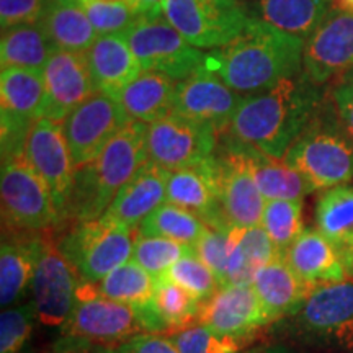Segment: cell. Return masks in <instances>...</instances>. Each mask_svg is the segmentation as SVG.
<instances>
[{
  "instance_id": "6da1fadb",
  "label": "cell",
  "mask_w": 353,
  "mask_h": 353,
  "mask_svg": "<svg viewBox=\"0 0 353 353\" xmlns=\"http://www.w3.org/2000/svg\"><path fill=\"white\" fill-rule=\"evenodd\" d=\"M325 95L324 87L309 81L301 70L267 90L245 95L223 134L283 159L290 145L312 120Z\"/></svg>"
},
{
  "instance_id": "7a4b0ae2",
  "label": "cell",
  "mask_w": 353,
  "mask_h": 353,
  "mask_svg": "<svg viewBox=\"0 0 353 353\" xmlns=\"http://www.w3.org/2000/svg\"><path fill=\"white\" fill-rule=\"evenodd\" d=\"M303 52V39L250 17L231 43L208 52L206 69L232 90L252 95L301 72Z\"/></svg>"
},
{
  "instance_id": "3957f363",
  "label": "cell",
  "mask_w": 353,
  "mask_h": 353,
  "mask_svg": "<svg viewBox=\"0 0 353 353\" xmlns=\"http://www.w3.org/2000/svg\"><path fill=\"white\" fill-rule=\"evenodd\" d=\"M145 130L144 123L131 121L94 161L77 167L64 221L83 223L105 214L118 192L149 161Z\"/></svg>"
},
{
  "instance_id": "277c9868",
  "label": "cell",
  "mask_w": 353,
  "mask_h": 353,
  "mask_svg": "<svg viewBox=\"0 0 353 353\" xmlns=\"http://www.w3.org/2000/svg\"><path fill=\"white\" fill-rule=\"evenodd\" d=\"M283 161L311 185L312 192L352 182L353 144L339 117L332 92L290 145Z\"/></svg>"
},
{
  "instance_id": "5b68a950",
  "label": "cell",
  "mask_w": 353,
  "mask_h": 353,
  "mask_svg": "<svg viewBox=\"0 0 353 353\" xmlns=\"http://www.w3.org/2000/svg\"><path fill=\"white\" fill-rule=\"evenodd\" d=\"M134 234L131 229L101 218L83 221L74 223L57 247L79 278L95 285L131 259Z\"/></svg>"
},
{
  "instance_id": "8992f818",
  "label": "cell",
  "mask_w": 353,
  "mask_h": 353,
  "mask_svg": "<svg viewBox=\"0 0 353 353\" xmlns=\"http://www.w3.org/2000/svg\"><path fill=\"white\" fill-rule=\"evenodd\" d=\"M125 34L143 70H156L174 81H183L206 68L208 52L190 44L164 13H141Z\"/></svg>"
},
{
  "instance_id": "52a82bcc",
  "label": "cell",
  "mask_w": 353,
  "mask_h": 353,
  "mask_svg": "<svg viewBox=\"0 0 353 353\" xmlns=\"http://www.w3.org/2000/svg\"><path fill=\"white\" fill-rule=\"evenodd\" d=\"M0 195L3 224L8 231L41 232L61 223L50 188L25 154L2 161Z\"/></svg>"
},
{
  "instance_id": "ba28073f",
  "label": "cell",
  "mask_w": 353,
  "mask_h": 353,
  "mask_svg": "<svg viewBox=\"0 0 353 353\" xmlns=\"http://www.w3.org/2000/svg\"><path fill=\"white\" fill-rule=\"evenodd\" d=\"M291 327L304 342L324 348H353V280L316 286L291 314Z\"/></svg>"
},
{
  "instance_id": "9c48e42d",
  "label": "cell",
  "mask_w": 353,
  "mask_h": 353,
  "mask_svg": "<svg viewBox=\"0 0 353 353\" xmlns=\"http://www.w3.org/2000/svg\"><path fill=\"white\" fill-rule=\"evenodd\" d=\"M162 13L176 32L200 50H218L231 43L250 20L241 0H167Z\"/></svg>"
},
{
  "instance_id": "30bf717a",
  "label": "cell",
  "mask_w": 353,
  "mask_h": 353,
  "mask_svg": "<svg viewBox=\"0 0 353 353\" xmlns=\"http://www.w3.org/2000/svg\"><path fill=\"white\" fill-rule=\"evenodd\" d=\"M61 332L97 345L114 347L145 329L134 307L103 296L95 285L81 280L76 304Z\"/></svg>"
},
{
  "instance_id": "8fae6325",
  "label": "cell",
  "mask_w": 353,
  "mask_h": 353,
  "mask_svg": "<svg viewBox=\"0 0 353 353\" xmlns=\"http://www.w3.org/2000/svg\"><path fill=\"white\" fill-rule=\"evenodd\" d=\"M46 87L43 72L30 69H2L0 113H2V161L25 151L30 131L44 117Z\"/></svg>"
},
{
  "instance_id": "7c38bea8",
  "label": "cell",
  "mask_w": 353,
  "mask_h": 353,
  "mask_svg": "<svg viewBox=\"0 0 353 353\" xmlns=\"http://www.w3.org/2000/svg\"><path fill=\"white\" fill-rule=\"evenodd\" d=\"M218 138L214 128L170 113L148 125V159L169 172L196 167L213 156Z\"/></svg>"
},
{
  "instance_id": "4fadbf2b",
  "label": "cell",
  "mask_w": 353,
  "mask_h": 353,
  "mask_svg": "<svg viewBox=\"0 0 353 353\" xmlns=\"http://www.w3.org/2000/svg\"><path fill=\"white\" fill-rule=\"evenodd\" d=\"M131 121L120 101L100 92L69 113L61 128L76 169L94 161Z\"/></svg>"
},
{
  "instance_id": "5bb4252c",
  "label": "cell",
  "mask_w": 353,
  "mask_h": 353,
  "mask_svg": "<svg viewBox=\"0 0 353 353\" xmlns=\"http://www.w3.org/2000/svg\"><path fill=\"white\" fill-rule=\"evenodd\" d=\"M214 195L231 228H252L262 223L267 200L241 162L218 144L213 156L203 162Z\"/></svg>"
},
{
  "instance_id": "9a60e30c",
  "label": "cell",
  "mask_w": 353,
  "mask_h": 353,
  "mask_svg": "<svg viewBox=\"0 0 353 353\" xmlns=\"http://www.w3.org/2000/svg\"><path fill=\"white\" fill-rule=\"evenodd\" d=\"M353 69V12L334 8L304 43L303 72L316 85H327Z\"/></svg>"
},
{
  "instance_id": "2e32d148",
  "label": "cell",
  "mask_w": 353,
  "mask_h": 353,
  "mask_svg": "<svg viewBox=\"0 0 353 353\" xmlns=\"http://www.w3.org/2000/svg\"><path fill=\"white\" fill-rule=\"evenodd\" d=\"M23 154L30 165L38 172L50 188L52 201L63 223L76 165L61 123L46 117L39 118L30 131Z\"/></svg>"
},
{
  "instance_id": "e0dca14e",
  "label": "cell",
  "mask_w": 353,
  "mask_h": 353,
  "mask_svg": "<svg viewBox=\"0 0 353 353\" xmlns=\"http://www.w3.org/2000/svg\"><path fill=\"white\" fill-rule=\"evenodd\" d=\"M81 278L59 247L44 239L43 252L34 272L32 290L38 321L46 327L63 329L77 299Z\"/></svg>"
},
{
  "instance_id": "ac0fdd59",
  "label": "cell",
  "mask_w": 353,
  "mask_h": 353,
  "mask_svg": "<svg viewBox=\"0 0 353 353\" xmlns=\"http://www.w3.org/2000/svg\"><path fill=\"white\" fill-rule=\"evenodd\" d=\"M245 95L232 90L210 69L201 68L195 74L176 82L174 112L190 120L214 128L223 134L231 125Z\"/></svg>"
},
{
  "instance_id": "d6986e66",
  "label": "cell",
  "mask_w": 353,
  "mask_h": 353,
  "mask_svg": "<svg viewBox=\"0 0 353 353\" xmlns=\"http://www.w3.org/2000/svg\"><path fill=\"white\" fill-rule=\"evenodd\" d=\"M198 324L224 337L247 341L259 329L270 325L252 285H226L200 304Z\"/></svg>"
},
{
  "instance_id": "ffe728a7",
  "label": "cell",
  "mask_w": 353,
  "mask_h": 353,
  "mask_svg": "<svg viewBox=\"0 0 353 353\" xmlns=\"http://www.w3.org/2000/svg\"><path fill=\"white\" fill-rule=\"evenodd\" d=\"M46 87L44 117L61 123L95 94L87 52L56 50L43 70Z\"/></svg>"
},
{
  "instance_id": "44dd1931",
  "label": "cell",
  "mask_w": 353,
  "mask_h": 353,
  "mask_svg": "<svg viewBox=\"0 0 353 353\" xmlns=\"http://www.w3.org/2000/svg\"><path fill=\"white\" fill-rule=\"evenodd\" d=\"M218 144L232 154L241 165L249 172L254 183L265 200H303L307 193H312L311 185L286 164L283 159L231 138L229 134H219Z\"/></svg>"
},
{
  "instance_id": "7402d4cb",
  "label": "cell",
  "mask_w": 353,
  "mask_h": 353,
  "mask_svg": "<svg viewBox=\"0 0 353 353\" xmlns=\"http://www.w3.org/2000/svg\"><path fill=\"white\" fill-rule=\"evenodd\" d=\"M169 170L148 161L114 196L101 219L138 231L139 224L167 201Z\"/></svg>"
},
{
  "instance_id": "603a6c76",
  "label": "cell",
  "mask_w": 353,
  "mask_h": 353,
  "mask_svg": "<svg viewBox=\"0 0 353 353\" xmlns=\"http://www.w3.org/2000/svg\"><path fill=\"white\" fill-rule=\"evenodd\" d=\"M87 57L95 92L114 100L143 72L125 33L101 34L87 51Z\"/></svg>"
},
{
  "instance_id": "cb8c5ba5",
  "label": "cell",
  "mask_w": 353,
  "mask_h": 353,
  "mask_svg": "<svg viewBox=\"0 0 353 353\" xmlns=\"http://www.w3.org/2000/svg\"><path fill=\"white\" fill-rule=\"evenodd\" d=\"M286 263L309 288L348 280L334 247L317 228H304L301 236L285 254Z\"/></svg>"
},
{
  "instance_id": "d4e9b609",
  "label": "cell",
  "mask_w": 353,
  "mask_h": 353,
  "mask_svg": "<svg viewBox=\"0 0 353 353\" xmlns=\"http://www.w3.org/2000/svg\"><path fill=\"white\" fill-rule=\"evenodd\" d=\"M32 232H17L3 237L0 250V304L12 307L32 288V281L41 257L44 237L30 236Z\"/></svg>"
},
{
  "instance_id": "484cf974",
  "label": "cell",
  "mask_w": 353,
  "mask_h": 353,
  "mask_svg": "<svg viewBox=\"0 0 353 353\" xmlns=\"http://www.w3.org/2000/svg\"><path fill=\"white\" fill-rule=\"evenodd\" d=\"M316 228L330 242L353 280V185L324 190L316 203Z\"/></svg>"
},
{
  "instance_id": "4316f807",
  "label": "cell",
  "mask_w": 353,
  "mask_h": 353,
  "mask_svg": "<svg viewBox=\"0 0 353 353\" xmlns=\"http://www.w3.org/2000/svg\"><path fill=\"white\" fill-rule=\"evenodd\" d=\"M167 203L192 211L206 226L216 231L234 229L221 210L208 175L201 165L170 172L167 180Z\"/></svg>"
},
{
  "instance_id": "83f0119b",
  "label": "cell",
  "mask_w": 353,
  "mask_h": 353,
  "mask_svg": "<svg viewBox=\"0 0 353 353\" xmlns=\"http://www.w3.org/2000/svg\"><path fill=\"white\" fill-rule=\"evenodd\" d=\"M252 288L272 324L281 317L294 314L311 291L307 285L303 283L301 278L291 270L285 259H276L263 265L255 273Z\"/></svg>"
},
{
  "instance_id": "f1b7e54d",
  "label": "cell",
  "mask_w": 353,
  "mask_h": 353,
  "mask_svg": "<svg viewBox=\"0 0 353 353\" xmlns=\"http://www.w3.org/2000/svg\"><path fill=\"white\" fill-rule=\"evenodd\" d=\"M176 82L162 72L143 70L121 92L118 101L132 121L151 125L174 112Z\"/></svg>"
},
{
  "instance_id": "f546056e",
  "label": "cell",
  "mask_w": 353,
  "mask_h": 353,
  "mask_svg": "<svg viewBox=\"0 0 353 353\" xmlns=\"http://www.w3.org/2000/svg\"><path fill=\"white\" fill-rule=\"evenodd\" d=\"M330 10L332 0H257L254 6H247L250 17L267 21L304 43Z\"/></svg>"
},
{
  "instance_id": "4dcf8cb0",
  "label": "cell",
  "mask_w": 353,
  "mask_h": 353,
  "mask_svg": "<svg viewBox=\"0 0 353 353\" xmlns=\"http://www.w3.org/2000/svg\"><path fill=\"white\" fill-rule=\"evenodd\" d=\"M38 23L56 50L87 52L99 38L81 0H48Z\"/></svg>"
},
{
  "instance_id": "1f68e13d",
  "label": "cell",
  "mask_w": 353,
  "mask_h": 353,
  "mask_svg": "<svg viewBox=\"0 0 353 353\" xmlns=\"http://www.w3.org/2000/svg\"><path fill=\"white\" fill-rule=\"evenodd\" d=\"M56 48L39 23H26L3 30L0 41L2 69H30L43 72Z\"/></svg>"
},
{
  "instance_id": "d6a6232c",
  "label": "cell",
  "mask_w": 353,
  "mask_h": 353,
  "mask_svg": "<svg viewBox=\"0 0 353 353\" xmlns=\"http://www.w3.org/2000/svg\"><path fill=\"white\" fill-rule=\"evenodd\" d=\"M99 293L113 301L130 304L136 312L143 311L152 304L156 291V278L149 275L134 260H128L103 280L95 283Z\"/></svg>"
},
{
  "instance_id": "836d02e7",
  "label": "cell",
  "mask_w": 353,
  "mask_h": 353,
  "mask_svg": "<svg viewBox=\"0 0 353 353\" xmlns=\"http://www.w3.org/2000/svg\"><path fill=\"white\" fill-rule=\"evenodd\" d=\"M206 229L208 226L192 211L165 201L139 224L136 234L148 237H164L195 249L198 241L205 236Z\"/></svg>"
},
{
  "instance_id": "e575fe53",
  "label": "cell",
  "mask_w": 353,
  "mask_h": 353,
  "mask_svg": "<svg viewBox=\"0 0 353 353\" xmlns=\"http://www.w3.org/2000/svg\"><path fill=\"white\" fill-rule=\"evenodd\" d=\"M283 259L262 224L239 229L236 257H234L229 285H252L255 273L263 265Z\"/></svg>"
},
{
  "instance_id": "d590c367",
  "label": "cell",
  "mask_w": 353,
  "mask_h": 353,
  "mask_svg": "<svg viewBox=\"0 0 353 353\" xmlns=\"http://www.w3.org/2000/svg\"><path fill=\"white\" fill-rule=\"evenodd\" d=\"M154 309L167 330L185 329L192 324L200 312V301L165 276L156 278Z\"/></svg>"
},
{
  "instance_id": "8d00e7d4",
  "label": "cell",
  "mask_w": 353,
  "mask_h": 353,
  "mask_svg": "<svg viewBox=\"0 0 353 353\" xmlns=\"http://www.w3.org/2000/svg\"><path fill=\"white\" fill-rule=\"evenodd\" d=\"M260 224L285 259V254L304 231L303 200H268Z\"/></svg>"
},
{
  "instance_id": "74e56055",
  "label": "cell",
  "mask_w": 353,
  "mask_h": 353,
  "mask_svg": "<svg viewBox=\"0 0 353 353\" xmlns=\"http://www.w3.org/2000/svg\"><path fill=\"white\" fill-rule=\"evenodd\" d=\"M192 252H195V249L182 242L134 234L131 260L141 265L149 275L157 278L164 275L175 262Z\"/></svg>"
},
{
  "instance_id": "f35d334b",
  "label": "cell",
  "mask_w": 353,
  "mask_h": 353,
  "mask_svg": "<svg viewBox=\"0 0 353 353\" xmlns=\"http://www.w3.org/2000/svg\"><path fill=\"white\" fill-rule=\"evenodd\" d=\"M237 239L239 228H234L231 231H216L208 228L205 236L195 245L196 255L214 272L221 286H226L231 281Z\"/></svg>"
},
{
  "instance_id": "ab89813d",
  "label": "cell",
  "mask_w": 353,
  "mask_h": 353,
  "mask_svg": "<svg viewBox=\"0 0 353 353\" xmlns=\"http://www.w3.org/2000/svg\"><path fill=\"white\" fill-rule=\"evenodd\" d=\"M162 276L169 278L174 283L182 286L200 303L210 299L221 288L218 276L214 275V272L208 265L198 257L196 252L185 255L179 262L172 265Z\"/></svg>"
},
{
  "instance_id": "60d3db41",
  "label": "cell",
  "mask_w": 353,
  "mask_h": 353,
  "mask_svg": "<svg viewBox=\"0 0 353 353\" xmlns=\"http://www.w3.org/2000/svg\"><path fill=\"white\" fill-rule=\"evenodd\" d=\"M38 312L34 303L3 309L0 314V353H21L32 337Z\"/></svg>"
},
{
  "instance_id": "b9f144b4",
  "label": "cell",
  "mask_w": 353,
  "mask_h": 353,
  "mask_svg": "<svg viewBox=\"0 0 353 353\" xmlns=\"http://www.w3.org/2000/svg\"><path fill=\"white\" fill-rule=\"evenodd\" d=\"M179 353H241V339L214 334L203 324L188 325L170 335Z\"/></svg>"
},
{
  "instance_id": "7bdbcfd3",
  "label": "cell",
  "mask_w": 353,
  "mask_h": 353,
  "mask_svg": "<svg viewBox=\"0 0 353 353\" xmlns=\"http://www.w3.org/2000/svg\"><path fill=\"white\" fill-rule=\"evenodd\" d=\"M81 2L99 37L126 33L139 17V13L128 3H112L103 0H81Z\"/></svg>"
},
{
  "instance_id": "ee69618b",
  "label": "cell",
  "mask_w": 353,
  "mask_h": 353,
  "mask_svg": "<svg viewBox=\"0 0 353 353\" xmlns=\"http://www.w3.org/2000/svg\"><path fill=\"white\" fill-rule=\"evenodd\" d=\"M48 0H0V25L3 30L13 26L38 23Z\"/></svg>"
},
{
  "instance_id": "f6af8a7d",
  "label": "cell",
  "mask_w": 353,
  "mask_h": 353,
  "mask_svg": "<svg viewBox=\"0 0 353 353\" xmlns=\"http://www.w3.org/2000/svg\"><path fill=\"white\" fill-rule=\"evenodd\" d=\"M112 353H179L170 337L143 332L112 347Z\"/></svg>"
},
{
  "instance_id": "bcb514c9",
  "label": "cell",
  "mask_w": 353,
  "mask_h": 353,
  "mask_svg": "<svg viewBox=\"0 0 353 353\" xmlns=\"http://www.w3.org/2000/svg\"><path fill=\"white\" fill-rule=\"evenodd\" d=\"M332 99L337 107L339 117L353 144V83L342 82L332 90Z\"/></svg>"
},
{
  "instance_id": "7dc6e473",
  "label": "cell",
  "mask_w": 353,
  "mask_h": 353,
  "mask_svg": "<svg viewBox=\"0 0 353 353\" xmlns=\"http://www.w3.org/2000/svg\"><path fill=\"white\" fill-rule=\"evenodd\" d=\"M50 353H112V347L97 345L82 339L63 335V339L51 348Z\"/></svg>"
},
{
  "instance_id": "c3c4849f",
  "label": "cell",
  "mask_w": 353,
  "mask_h": 353,
  "mask_svg": "<svg viewBox=\"0 0 353 353\" xmlns=\"http://www.w3.org/2000/svg\"><path fill=\"white\" fill-rule=\"evenodd\" d=\"M167 0H134V8L139 13H162Z\"/></svg>"
},
{
  "instance_id": "681fc988",
  "label": "cell",
  "mask_w": 353,
  "mask_h": 353,
  "mask_svg": "<svg viewBox=\"0 0 353 353\" xmlns=\"http://www.w3.org/2000/svg\"><path fill=\"white\" fill-rule=\"evenodd\" d=\"M241 353H294L290 347L280 345V343H270V345H257L250 347Z\"/></svg>"
},
{
  "instance_id": "f907efd6",
  "label": "cell",
  "mask_w": 353,
  "mask_h": 353,
  "mask_svg": "<svg viewBox=\"0 0 353 353\" xmlns=\"http://www.w3.org/2000/svg\"><path fill=\"white\" fill-rule=\"evenodd\" d=\"M103 2H112V3H128V6H131L134 8V0H103ZM136 10V8H134Z\"/></svg>"
},
{
  "instance_id": "816d5d0a",
  "label": "cell",
  "mask_w": 353,
  "mask_h": 353,
  "mask_svg": "<svg viewBox=\"0 0 353 353\" xmlns=\"http://www.w3.org/2000/svg\"><path fill=\"white\" fill-rule=\"evenodd\" d=\"M343 8H347V10H352L353 12V0H341Z\"/></svg>"
},
{
  "instance_id": "f5cc1de1",
  "label": "cell",
  "mask_w": 353,
  "mask_h": 353,
  "mask_svg": "<svg viewBox=\"0 0 353 353\" xmlns=\"http://www.w3.org/2000/svg\"><path fill=\"white\" fill-rule=\"evenodd\" d=\"M343 82H350V83H353V69L350 70V72L347 74V76H345V81H343Z\"/></svg>"
}]
</instances>
